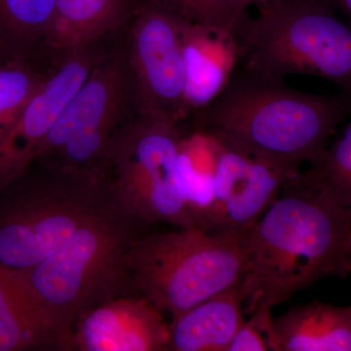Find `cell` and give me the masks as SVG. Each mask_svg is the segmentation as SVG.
Masks as SVG:
<instances>
[{"instance_id": "cell-22", "label": "cell", "mask_w": 351, "mask_h": 351, "mask_svg": "<svg viewBox=\"0 0 351 351\" xmlns=\"http://www.w3.org/2000/svg\"><path fill=\"white\" fill-rule=\"evenodd\" d=\"M180 19L232 32L233 24L221 0H142Z\"/></svg>"}, {"instance_id": "cell-10", "label": "cell", "mask_w": 351, "mask_h": 351, "mask_svg": "<svg viewBox=\"0 0 351 351\" xmlns=\"http://www.w3.org/2000/svg\"><path fill=\"white\" fill-rule=\"evenodd\" d=\"M107 52L100 43L69 55L48 75L15 123L0 138V191L29 170L68 101Z\"/></svg>"}, {"instance_id": "cell-16", "label": "cell", "mask_w": 351, "mask_h": 351, "mask_svg": "<svg viewBox=\"0 0 351 351\" xmlns=\"http://www.w3.org/2000/svg\"><path fill=\"white\" fill-rule=\"evenodd\" d=\"M277 351H351V304L311 302L272 320Z\"/></svg>"}, {"instance_id": "cell-19", "label": "cell", "mask_w": 351, "mask_h": 351, "mask_svg": "<svg viewBox=\"0 0 351 351\" xmlns=\"http://www.w3.org/2000/svg\"><path fill=\"white\" fill-rule=\"evenodd\" d=\"M338 138L323 156L295 179L319 191L351 214V112Z\"/></svg>"}, {"instance_id": "cell-5", "label": "cell", "mask_w": 351, "mask_h": 351, "mask_svg": "<svg viewBox=\"0 0 351 351\" xmlns=\"http://www.w3.org/2000/svg\"><path fill=\"white\" fill-rule=\"evenodd\" d=\"M39 169L0 191L2 269L20 271L43 262L107 204V172Z\"/></svg>"}, {"instance_id": "cell-7", "label": "cell", "mask_w": 351, "mask_h": 351, "mask_svg": "<svg viewBox=\"0 0 351 351\" xmlns=\"http://www.w3.org/2000/svg\"><path fill=\"white\" fill-rule=\"evenodd\" d=\"M179 125L138 117L113 145L107 167L108 200L137 223L196 228L180 182Z\"/></svg>"}, {"instance_id": "cell-20", "label": "cell", "mask_w": 351, "mask_h": 351, "mask_svg": "<svg viewBox=\"0 0 351 351\" xmlns=\"http://www.w3.org/2000/svg\"><path fill=\"white\" fill-rule=\"evenodd\" d=\"M54 8L55 0H0V32L17 57L43 43Z\"/></svg>"}, {"instance_id": "cell-14", "label": "cell", "mask_w": 351, "mask_h": 351, "mask_svg": "<svg viewBox=\"0 0 351 351\" xmlns=\"http://www.w3.org/2000/svg\"><path fill=\"white\" fill-rule=\"evenodd\" d=\"M131 0H55L43 45L60 59L100 43L131 15Z\"/></svg>"}, {"instance_id": "cell-23", "label": "cell", "mask_w": 351, "mask_h": 351, "mask_svg": "<svg viewBox=\"0 0 351 351\" xmlns=\"http://www.w3.org/2000/svg\"><path fill=\"white\" fill-rule=\"evenodd\" d=\"M250 316L233 337L228 351H277L271 309L263 307Z\"/></svg>"}, {"instance_id": "cell-17", "label": "cell", "mask_w": 351, "mask_h": 351, "mask_svg": "<svg viewBox=\"0 0 351 351\" xmlns=\"http://www.w3.org/2000/svg\"><path fill=\"white\" fill-rule=\"evenodd\" d=\"M178 167L182 195L196 228L211 232L215 184L213 138L197 130L189 137L182 136Z\"/></svg>"}, {"instance_id": "cell-21", "label": "cell", "mask_w": 351, "mask_h": 351, "mask_svg": "<svg viewBox=\"0 0 351 351\" xmlns=\"http://www.w3.org/2000/svg\"><path fill=\"white\" fill-rule=\"evenodd\" d=\"M46 77L20 58L0 64V138L15 123Z\"/></svg>"}, {"instance_id": "cell-12", "label": "cell", "mask_w": 351, "mask_h": 351, "mask_svg": "<svg viewBox=\"0 0 351 351\" xmlns=\"http://www.w3.org/2000/svg\"><path fill=\"white\" fill-rule=\"evenodd\" d=\"M170 324L140 295H125L88 311L75 323L73 350L168 351Z\"/></svg>"}, {"instance_id": "cell-25", "label": "cell", "mask_w": 351, "mask_h": 351, "mask_svg": "<svg viewBox=\"0 0 351 351\" xmlns=\"http://www.w3.org/2000/svg\"><path fill=\"white\" fill-rule=\"evenodd\" d=\"M351 25V0H318Z\"/></svg>"}, {"instance_id": "cell-11", "label": "cell", "mask_w": 351, "mask_h": 351, "mask_svg": "<svg viewBox=\"0 0 351 351\" xmlns=\"http://www.w3.org/2000/svg\"><path fill=\"white\" fill-rule=\"evenodd\" d=\"M213 141L214 204L210 232L241 237L298 174Z\"/></svg>"}, {"instance_id": "cell-18", "label": "cell", "mask_w": 351, "mask_h": 351, "mask_svg": "<svg viewBox=\"0 0 351 351\" xmlns=\"http://www.w3.org/2000/svg\"><path fill=\"white\" fill-rule=\"evenodd\" d=\"M29 350H54L31 307L0 267V351Z\"/></svg>"}, {"instance_id": "cell-9", "label": "cell", "mask_w": 351, "mask_h": 351, "mask_svg": "<svg viewBox=\"0 0 351 351\" xmlns=\"http://www.w3.org/2000/svg\"><path fill=\"white\" fill-rule=\"evenodd\" d=\"M125 51L138 117L179 125L189 115L180 18L141 2Z\"/></svg>"}, {"instance_id": "cell-6", "label": "cell", "mask_w": 351, "mask_h": 351, "mask_svg": "<svg viewBox=\"0 0 351 351\" xmlns=\"http://www.w3.org/2000/svg\"><path fill=\"white\" fill-rule=\"evenodd\" d=\"M127 263L138 295L172 318L241 282L245 269L239 235L198 228L137 235Z\"/></svg>"}, {"instance_id": "cell-8", "label": "cell", "mask_w": 351, "mask_h": 351, "mask_svg": "<svg viewBox=\"0 0 351 351\" xmlns=\"http://www.w3.org/2000/svg\"><path fill=\"white\" fill-rule=\"evenodd\" d=\"M132 104L135 106L126 51L106 52L64 108L36 163L107 172L113 145L129 123Z\"/></svg>"}, {"instance_id": "cell-4", "label": "cell", "mask_w": 351, "mask_h": 351, "mask_svg": "<svg viewBox=\"0 0 351 351\" xmlns=\"http://www.w3.org/2000/svg\"><path fill=\"white\" fill-rule=\"evenodd\" d=\"M258 16L244 15L232 34L237 66L251 75L284 80L318 76L351 96V25L318 0H271Z\"/></svg>"}, {"instance_id": "cell-2", "label": "cell", "mask_w": 351, "mask_h": 351, "mask_svg": "<svg viewBox=\"0 0 351 351\" xmlns=\"http://www.w3.org/2000/svg\"><path fill=\"white\" fill-rule=\"evenodd\" d=\"M350 112V95L298 91L237 66L221 94L198 112L196 130L297 175L302 163L323 156Z\"/></svg>"}, {"instance_id": "cell-15", "label": "cell", "mask_w": 351, "mask_h": 351, "mask_svg": "<svg viewBox=\"0 0 351 351\" xmlns=\"http://www.w3.org/2000/svg\"><path fill=\"white\" fill-rule=\"evenodd\" d=\"M240 283L173 318L168 351H228L245 321Z\"/></svg>"}, {"instance_id": "cell-24", "label": "cell", "mask_w": 351, "mask_h": 351, "mask_svg": "<svg viewBox=\"0 0 351 351\" xmlns=\"http://www.w3.org/2000/svg\"><path fill=\"white\" fill-rule=\"evenodd\" d=\"M269 1L271 0H221V3L225 7L226 13L230 16L233 27H234L237 23L248 13L247 9L249 6L256 5L258 7Z\"/></svg>"}, {"instance_id": "cell-13", "label": "cell", "mask_w": 351, "mask_h": 351, "mask_svg": "<svg viewBox=\"0 0 351 351\" xmlns=\"http://www.w3.org/2000/svg\"><path fill=\"white\" fill-rule=\"evenodd\" d=\"M188 113L200 112L221 94L239 64V48L230 32L180 19Z\"/></svg>"}, {"instance_id": "cell-3", "label": "cell", "mask_w": 351, "mask_h": 351, "mask_svg": "<svg viewBox=\"0 0 351 351\" xmlns=\"http://www.w3.org/2000/svg\"><path fill=\"white\" fill-rule=\"evenodd\" d=\"M136 223L108 200L43 262L20 271L5 269L55 350H73V327L88 311L138 295L127 263Z\"/></svg>"}, {"instance_id": "cell-26", "label": "cell", "mask_w": 351, "mask_h": 351, "mask_svg": "<svg viewBox=\"0 0 351 351\" xmlns=\"http://www.w3.org/2000/svg\"><path fill=\"white\" fill-rule=\"evenodd\" d=\"M11 50L10 46L7 44L5 39H4L3 36H2L1 32H0V57L3 56L4 53L9 52ZM9 61V60H8ZM7 61H3V60L0 58V64L5 63Z\"/></svg>"}, {"instance_id": "cell-1", "label": "cell", "mask_w": 351, "mask_h": 351, "mask_svg": "<svg viewBox=\"0 0 351 351\" xmlns=\"http://www.w3.org/2000/svg\"><path fill=\"white\" fill-rule=\"evenodd\" d=\"M240 237L244 314L285 304L327 277L351 274V214L295 177Z\"/></svg>"}]
</instances>
